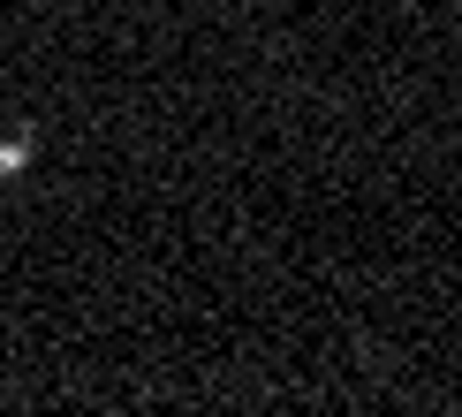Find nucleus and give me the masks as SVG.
<instances>
[{"instance_id": "1", "label": "nucleus", "mask_w": 462, "mask_h": 417, "mask_svg": "<svg viewBox=\"0 0 462 417\" xmlns=\"http://www.w3.org/2000/svg\"><path fill=\"white\" fill-rule=\"evenodd\" d=\"M23 167H31V137H0V182L23 175Z\"/></svg>"}]
</instances>
